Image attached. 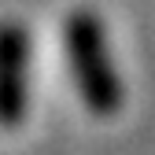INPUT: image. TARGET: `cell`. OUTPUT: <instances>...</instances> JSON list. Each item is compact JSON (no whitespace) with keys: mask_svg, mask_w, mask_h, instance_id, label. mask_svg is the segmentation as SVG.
I'll return each mask as SVG.
<instances>
[{"mask_svg":"<svg viewBox=\"0 0 155 155\" xmlns=\"http://www.w3.org/2000/svg\"><path fill=\"white\" fill-rule=\"evenodd\" d=\"M63 52L70 59V74L81 104L92 114H114L126 100L118 70L111 63V48L104 37V22L92 11H74L63 26Z\"/></svg>","mask_w":155,"mask_h":155,"instance_id":"obj_1","label":"cell"},{"mask_svg":"<svg viewBox=\"0 0 155 155\" xmlns=\"http://www.w3.org/2000/svg\"><path fill=\"white\" fill-rule=\"evenodd\" d=\"M30 37L18 22L0 26V126H18L30 96Z\"/></svg>","mask_w":155,"mask_h":155,"instance_id":"obj_2","label":"cell"}]
</instances>
